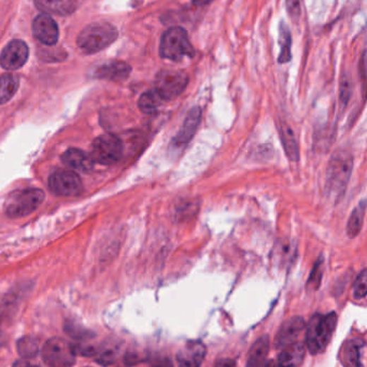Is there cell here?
I'll use <instances>...</instances> for the list:
<instances>
[{
    "label": "cell",
    "instance_id": "22",
    "mask_svg": "<svg viewBox=\"0 0 367 367\" xmlns=\"http://www.w3.org/2000/svg\"><path fill=\"white\" fill-rule=\"evenodd\" d=\"M365 211H366V200H362L354 209L348 220L346 231L349 239H356L361 233V229L364 224Z\"/></svg>",
    "mask_w": 367,
    "mask_h": 367
},
{
    "label": "cell",
    "instance_id": "9",
    "mask_svg": "<svg viewBox=\"0 0 367 367\" xmlns=\"http://www.w3.org/2000/svg\"><path fill=\"white\" fill-rule=\"evenodd\" d=\"M49 188L57 196H77L83 191V184L77 172L59 169L49 178Z\"/></svg>",
    "mask_w": 367,
    "mask_h": 367
},
{
    "label": "cell",
    "instance_id": "20",
    "mask_svg": "<svg viewBox=\"0 0 367 367\" xmlns=\"http://www.w3.org/2000/svg\"><path fill=\"white\" fill-rule=\"evenodd\" d=\"M270 340L267 335L258 338L252 347L250 348L248 354V365H262L265 362L270 352Z\"/></svg>",
    "mask_w": 367,
    "mask_h": 367
},
{
    "label": "cell",
    "instance_id": "26",
    "mask_svg": "<svg viewBox=\"0 0 367 367\" xmlns=\"http://www.w3.org/2000/svg\"><path fill=\"white\" fill-rule=\"evenodd\" d=\"M18 352L22 358L32 359L39 352L38 342L36 338L25 336L18 342Z\"/></svg>",
    "mask_w": 367,
    "mask_h": 367
},
{
    "label": "cell",
    "instance_id": "11",
    "mask_svg": "<svg viewBox=\"0 0 367 367\" xmlns=\"http://www.w3.org/2000/svg\"><path fill=\"white\" fill-rule=\"evenodd\" d=\"M30 56V49L23 40L10 41L0 55V65L6 71H18L23 67Z\"/></svg>",
    "mask_w": 367,
    "mask_h": 367
},
{
    "label": "cell",
    "instance_id": "5",
    "mask_svg": "<svg viewBox=\"0 0 367 367\" xmlns=\"http://www.w3.org/2000/svg\"><path fill=\"white\" fill-rule=\"evenodd\" d=\"M160 56L169 61H179L184 57L195 56V49L182 28H172L164 32L160 42Z\"/></svg>",
    "mask_w": 367,
    "mask_h": 367
},
{
    "label": "cell",
    "instance_id": "15",
    "mask_svg": "<svg viewBox=\"0 0 367 367\" xmlns=\"http://www.w3.org/2000/svg\"><path fill=\"white\" fill-rule=\"evenodd\" d=\"M206 356V347L200 342H190L177 352L176 361L180 366L195 367L202 365Z\"/></svg>",
    "mask_w": 367,
    "mask_h": 367
},
{
    "label": "cell",
    "instance_id": "2",
    "mask_svg": "<svg viewBox=\"0 0 367 367\" xmlns=\"http://www.w3.org/2000/svg\"><path fill=\"white\" fill-rule=\"evenodd\" d=\"M337 325L335 313L313 315L309 320L306 329V347L313 356L325 352L331 342Z\"/></svg>",
    "mask_w": 367,
    "mask_h": 367
},
{
    "label": "cell",
    "instance_id": "31",
    "mask_svg": "<svg viewBox=\"0 0 367 367\" xmlns=\"http://www.w3.org/2000/svg\"><path fill=\"white\" fill-rule=\"evenodd\" d=\"M287 10L293 20H299L301 16V0H286Z\"/></svg>",
    "mask_w": 367,
    "mask_h": 367
},
{
    "label": "cell",
    "instance_id": "24",
    "mask_svg": "<svg viewBox=\"0 0 367 367\" xmlns=\"http://www.w3.org/2000/svg\"><path fill=\"white\" fill-rule=\"evenodd\" d=\"M164 100L160 97L159 94L153 91H148L140 96L138 100L139 109L145 114H155L159 107L163 104Z\"/></svg>",
    "mask_w": 367,
    "mask_h": 367
},
{
    "label": "cell",
    "instance_id": "17",
    "mask_svg": "<svg viewBox=\"0 0 367 367\" xmlns=\"http://www.w3.org/2000/svg\"><path fill=\"white\" fill-rule=\"evenodd\" d=\"M279 136L284 145V152L291 162H297L299 160V143L292 128L288 123L280 121L278 124Z\"/></svg>",
    "mask_w": 367,
    "mask_h": 367
},
{
    "label": "cell",
    "instance_id": "8",
    "mask_svg": "<svg viewBox=\"0 0 367 367\" xmlns=\"http://www.w3.org/2000/svg\"><path fill=\"white\" fill-rule=\"evenodd\" d=\"M76 354L73 344L61 338L54 337L44 344L42 359L47 364L53 367H68L75 364Z\"/></svg>",
    "mask_w": 367,
    "mask_h": 367
},
{
    "label": "cell",
    "instance_id": "25",
    "mask_svg": "<svg viewBox=\"0 0 367 367\" xmlns=\"http://www.w3.org/2000/svg\"><path fill=\"white\" fill-rule=\"evenodd\" d=\"M291 32L289 30L288 25L282 22L280 25V55H279L278 61L280 64L288 63L291 59Z\"/></svg>",
    "mask_w": 367,
    "mask_h": 367
},
{
    "label": "cell",
    "instance_id": "32",
    "mask_svg": "<svg viewBox=\"0 0 367 367\" xmlns=\"http://www.w3.org/2000/svg\"><path fill=\"white\" fill-rule=\"evenodd\" d=\"M116 354L114 350H104L98 356L97 362L102 365H110L116 362Z\"/></svg>",
    "mask_w": 367,
    "mask_h": 367
},
{
    "label": "cell",
    "instance_id": "27",
    "mask_svg": "<svg viewBox=\"0 0 367 367\" xmlns=\"http://www.w3.org/2000/svg\"><path fill=\"white\" fill-rule=\"evenodd\" d=\"M352 94L351 77L347 73H344L340 78V107L344 108L349 102Z\"/></svg>",
    "mask_w": 367,
    "mask_h": 367
},
{
    "label": "cell",
    "instance_id": "3",
    "mask_svg": "<svg viewBox=\"0 0 367 367\" xmlns=\"http://www.w3.org/2000/svg\"><path fill=\"white\" fill-rule=\"evenodd\" d=\"M118 36L116 26L107 22H95L80 32L77 39L78 48L84 54H94L108 48L118 39Z\"/></svg>",
    "mask_w": 367,
    "mask_h": 367
},
{
    "label": "cell",
    "instance_id": "28",
    "mask_svg": "<svg viewBox=\"0 0 367 367\" xmlns=\"http://www.w3.org/2000/svg\"><path fill=\"white\" fill-rule=\"evenodd\" d=\"M367 294V272L366 270L362 272L356 277V282L354 284V296L356 299H365Z\"/></svg>",
    "mask_w": 367,
    "mask_h": 367
},
{
    "label": "cell",
    "instance_id": "33",
    "mask_svg": "<svg viewBox=\"0 0 367 367\" xmlns=\"http://www.w3.org/2000/svg\"><path fill=\"white\" fill-rule=\"evenodd\" d=\"M139 361H140V359H139L138 354H133V352H129L125 356V363L127 365L138 364Z\"/></svg>",
    "mask_w": 367,
    "mask_h": 367
},
{
    "label": "cell",
    "instance_id": "12",
    "mask_svg": "<svg viewBox=\"0 0 367 367\" xmlns=\"http://www.w3.org/2000/svg\"><path fill=\"white\" fill-rule=\"evenodd\" d=\"M32 34L43 44L54 46L59 41V26L50 14L41 13L32 22Z\"/></svg>",
    "mask_w": 367,
    "mask_h": 367
},
{
    "label": "cell",
    "instance_id": "21",
    "mask_svg": "<svg viewBox=\"0 0 367 367\" xmlns=\"http://www.w3.org/2000/svg\"><path fill=\"white\" fill-rule=\"evenodd\" d=\"M364 349V342L360 339H352L347 342L342 348V361L348 366H362L361 356Z\"/></svg>",
    "mask_w": 367,
    "mask_h": 367
},
{
    "label": "cell",
    "instance_id": "34",
    "mask_svg": "<svg viewBox=\"0 0 367 367\" xmlns=\"http://www.w3.org/2000/svg\"><path fill=\"white\" fill-rule=\"evenodd\" d=\"M217 366H235V361L231 360V359H222L219 362L215 363Z\"/></svg>",
    "mask_w": 367,
    "mask_h": 367
},
{
    "label": "cell",
    "instance_id": "10",
    "mask_svg": "<svg viewBox=\"0 0 367 367\" xmlns=\"http://www.w3.org/2000/svg\"><path fill=\"white\" fill-rule=\"evenodd\" d=\"M202 114L200 107H193L192 109L188 112V116L184 119L181 128L170 143L169 152L172 155L178 157L186 149V145L196 134V131H198L200 121H202Z\"/></svg>",
    "mask_w": 367,
    "mask_h": 367
},
{
    "label": "cell",
    "instance_id": "19",
    "mask_svg": "<svg viewBox=\"0 0 367 367\" xmlns=\"http://www.w3.org/2000/svg\"><path fill=\"white\" fill-rule=\"evenodd\" d=\"M35 5L43 13L66 16L76 9V0H35Z\"/></svg>",
    "mask_w": 367,
    "mask_h": 367
},
{
    "label": "cell",
    "instance_id": "14",
    "mask_svg": "<svg viewBox=\"0 0 367 367\" xmlns=\"http://www.w3.org/2000/svg\"><path fill=\"white\" fill-rule=\"evenodd\" d=\"M132 73V67L128 64L121 61H110L100 64L93 71V77L97 79L123 81Z\"/></svg>",
    "mask_w": 367,
    "mask_h": 367
},
{
    "label": "cell",
    "instance_id": "1",
    "mask_svg": "<svg viewBox=\"0 0 367 367\" xmlns=\"http://www.w3.org/2000/svg\"><path fill=\"white\" fill-rule=\"evenodd\" d=\"M354 168L351 153L339 150L334 153L327 166L325 176V190L329 195L340 198L349 184Z\"/></svg>",
    "mask_w": 367,
    "mask_h": 367
},
{
    "label": "cell",
    "instance_id": "18",
    "mask_svg": "<svg viewBox=\"0 0 367 367\" xmlns=\"http://www.w3.org/2000/svg\"><path fill=\"white\" fill-rule=\"evenodd\" d=\"M279 354L277 363L282 366H299L303 363L306 354L304 344L295 342L282 348Z\"/></svg>",
    "mask_w": 367,
    "mask_h": 367
},
{
    "label": "cell",
    "instance_id": "13",
    "mask_svg": "<svg viewBox=\"0 0 367 367\" xmlns=\"http://www.w3.org/2000/svg\"><path fill=\"white\" fill-rule=\"evenodd\" d=\"M306 327L305 320L301 317L291 318L288 321L284 322L282 327L279 330L275 339V347L277 349H282L288 344L296 342L301 332Z\"/></svg>",
    "mask_w": 367,
    "mask_h": 367
},
{
    "label": "cell",
    "instance_id": "16",
    "mask_svg": "<svg viewBox=\"0 0 367 367\" xmlns=\"http://www.w3.org/2000/svg\"><path fill=\"white\" fill-rule=\"evenodd\" d=\"M61 162L73 172H88L93 168L94 161L91 155H86L82 150L77 148H71L64 153L61 157Z\"/></svg>",
    "mask_w": 367,
    "mask_h": 367
},
{
    "label": "cell",
    "instance_id": "7",
    "mask_svg": "<svg viewBox=\"0 0 367 367\" xmlns=\"http://www.w3.org/2000/svg\"><path fill=\"white\" fill-rule=\"evenodd\" d=\"M123 155V143L114 134L100 135L92 143L91 157L94 163L100 165H112L121 159Z\"/></svg>",
    "mask_w": 367,
    "mask_h": 367
},
{
    "label": "cell",
    "instance_id": "30",
    "mask_svg": "<svg viewBox=\"0 0 367 367\" xmlns=\"http://www.w3.org/2000/svg\"><path fill=\"white\" fill-rule=\"evenodd\" d=\"M196 206H198V204L194 202H188L180 205L179 208L177 207V212H176L178 219H186L194 215V213H196V211H198Z\"/></svg>",
    "mask_w": 367,
    "mask_h": 367
},
{
    "label": "cell",
    "instance_id": "6",
    "mask_svg": "<svg viewBox=\"0 0 367 367\" xmlns=\"http://www.w3.org/2000/svg\"><path fill=\"white\" fill-rule=\"evenodd\" d=\"M188 84V77L184 71L165 69L155 77V91L164 102H168L181 95Z\"/></svg>",
    "mask_w": 367,
    "mask_h": 367
},
{
    "label": "cell",
    "instance_id": "35",
    "mask_svg": "<svg viewBox=\"0 0 367 367\" xmlns=\"http://www.w3.org/2000/svg\"><path fill=\"white\" fill-rule=\"evenodd\" d=\"M212 1L213 0H192V3L195 6H198V7L209 5V4L212 3Z\"/></svg>",
    "mask_w": 367,
    "mask_h": 367
},
{
    "label": "cell",
    "instance_id": "4",
    "mask_svg": "<svg viewBox=\"0 0 367 367\" xmlns=\"http://www.w3.org/2000/svg\"><path fill=\"white\" fill-rule=\"evenodd\" d=\"M44 198V192L39 188L14 191L6 198L4 210L9 218H23L37 210Z\"/></svg>",
    "mask_w": 367,
    "mask_h": 367
},
{
    "label": "cell",
    "instance_id": "23",
    "mask_svg": "<svg viewBox=\"0 0 367 367\" xmlns=\"http://www.w3.org/2000/svg\"><path fill=\"white\" fill-rule=\"evenodd\" d=\"M20 80L13 73H5L0 77V104H5L16 95Z\"/></svg>",
    "mask_w": 367,
    "mask_h": 367
},
{
    "label": "cell",
    "instance_id": "29",
    "mask_svg": "<svg viewBox=\"0 0 367 367\" xmlns=\"http://www.w3.org/2000/svg\"><path fill=\"white\" fill-rule=\"evenodd\" d=\"M322 275H323V260H322V258H320L317 263H315L313 272H311L307 287L309 289L317 290L320 284H321Z\"/></svg>",
    "mask_w": 367,
    "mask_h": 367
}]
</instances>
